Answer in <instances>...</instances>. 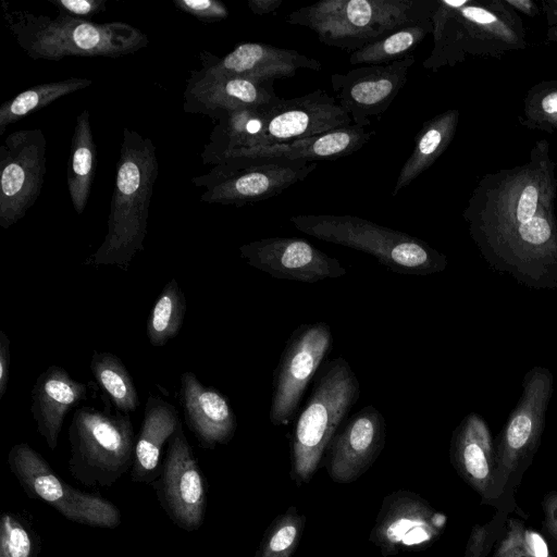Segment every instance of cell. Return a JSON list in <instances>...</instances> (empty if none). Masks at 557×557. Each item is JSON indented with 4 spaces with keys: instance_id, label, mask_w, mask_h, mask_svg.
<instances>
[{
    "instance_id": "obj_21",
    "label": "cell",
    "mask_w": 557,
    "mask_h": 557,
    "mask_svg": "<svg viewBox=\"0 0 557 557\" xmlns=\"http://www.w3.org/2000/svg\"><path fill=\"white\" fill-rule=\"evenodd\" d=\"M351 124L335 98L323 90L282 98L271 109L263 146L309 138Z\"/></svg>"
},
{
    "instance_id": "obj_5",
    "label": "cell",
    "mask_w": 557,
    "mask_h": 557,
    "mask_svg": "<svg viewBox=\"0 0 557 557\" xmlns=\"http://www.w3.org/2000/svg\"><path fill=\"white\" fill-rule=\"evenodd\" d=\"M437 0H322L285 21L308 27L319 40L350 52L410 24L432 17Z\"/></svg>"
},
{
    "instance_id": "obj_24",
    "label": "cell",
    "mask_w": 557,
    "mask_h": 557,
    "mask_svg": "<svg viewBox=\"0 0 557 557\" xmlns=\"http://www.w3.org/2000/svg\"><path fill=\"white\" fill-rule=\"evenodd\" d=\"M30 412L37 432L49 449H55L67 412L88 398V386L73 379L60 366H49L36 379L30 392Z\"/></svg>"
},
{
    "instance_id": "obj_40",
    "label": "cell",
    "mask_w": 557,
    "mask_h": 557,
    "mask_svg": "<svg viewBox=\"0 0 557 557\" xmlns=\"http://www.w3.org/2000/svg\"><path fill=\"white\" fill-rule=\"evenodd\" d=\"M58 12L75 18L89 21L96 14L106 11L107 0H48Z\"/></svg>"
},
{
    "instance_id": "obj_9",
    "label": "cell",
    "mask_w": 557,
    "mask_h": 557,
    "mask_svg": "<svg viewBox=\"0 0 557 557\" xmlns=\"http://www.w3.org/2000/svg\"><path fill=\"white\" fill-rule=\"evenodd\" d=\"M7 461L29 498L45 502L67 520L103 529H115L121 524V512L113 503L64 482L29 444L13 445Z\"/></svg>"
},
{
    "instance_id": "obj_3",
    "label": "cell",
    "mask_w": 557,
    "mask_h": 557,
    "mask_svg": "<svg viewBox=\"0 0 557 557\" xmlns=\"http://www.w3.org/2000/svg\"><path fill=\"white\" fill-rule=\"evenodd\" d=\"M431 21L434 47L423 62L431 71L527 46L523 23L505 0H437Z\"/></svg>"
},
{
    "instance_id": "obj_18",
    "label": "cell",
    "mask_w": 557,
    "mask_h": 557,
    "mask_svg": "<svg viewBox=\"0 0 557 557\" xmlns=\"http://www.w3.org/2000/svg\"><path fill=\"white\" fill-rule=\"evenodd\" d=\"M374 134L351 124L295 141L233 149L219 156L212 165L336 160L361 149Z\"/></svg>"
},
{
    "instance_id": "obj_35",
    "label": "cell",
    "mask_w": 557,
    "mask_h": 557,
    "mask_svg": "<svg viewBox=\"0 0 557 557\" xmlns=\"http://www.w3.org/2000/svg\"><path fill=\"white\" fill-rule=\"evenodd\" d=\"M305 525V517L290 507L268 528L256 557H290Z\"/></svg>"
},
{
    "instance_id": "obj_6",
    "label": "cell",
    "mask_w": 557,
    "mask_h": 557,
    "mask_svg": "<svg viewBox=\"0 0 557 557\" xmlns=\"http://www.w3.org/2000/svg\"><path fill=\"white\" fill-rule=\"evenodd\" d=\"M300 232L320 240L367 252L399 274L430 275L447 267L444 253L407 233L363 218L344 214H301L289 219Z\"/></svg>"
},
{
    "instance_id": "obj_4",
    "label": "cell",
    "mask_w": 557,
    "mask_h": 557,
    "mask_svg": "<svg viewBox=\"0 0 557 557\" xmlns=\"http://www.w3.org/2000/svg\"><path fill=\"white\" fill-rule=\"evenodd\" d=\"M7 26L20 48L33 60L65 57L119 58L149 44L148 36L123 22L95 23L58 12L54 17L10 10L2 2Z\"/></svg>"
},
{
    "instance_id": "obj_26",
    "label": "cell",
    "mask_w": 557,
    "mask_h": 557,
    "mask_svg": "<svg viewBox=\"0 0 557 557\" xmlns=\"http://www.w3.org/2000/svg\"><path fill=\"white\" fill-rule=\"evenodd\" d=\"M182 421L174 405L150 394L144 418L136 437L131 480L136 483H152L161 470V451L165 442L176 432Z\"/></svg>"
},
{
    "instance_id": "obj_2",
    "label": "cell",
    "mask_w": 557,
    "mask_h": 557,
    "mask_svg": "<svg viewBox=\"0 0 557 557\" xmlns=\"http://www.w3.org/2000/svg\"><path fill=\"white\" fill-rule=\"evenodd\" d=\"M159 173L157 148L149 137L124 127L108 216V232L87 265H117L127 270L144 250L149 206Z\"/></svg>"
},
{
    "instance_id": "obj_37",
    "label": "cell",
    "mask_w": 557,
    "mask_h": 557,
    "mask_svg": "<svg viewBox=\"0 0 557 557\" xmlns=\"http://www.w3.org/2000/svg\"><path fill=\"white\" fill-rule=\"evenodd\" d=\"M506 515L496 513L493 519L485 524H475L469 536L465 557H485L490 552L496 535L505 523Z\"/></svg>"
},
{
    "instance_id": "obj_39",
    "label": "cell",
    "mask_w": 557,
    "mask_h": 557,
    "mask_svg": "<svg viewBox=\"0 0 557 557\" xmlns=\"http://www.w3.org/2000/svg\"><path fill=\"white\" fill-rule=\"evenodd\" d=\"M174 5L206 23L227 18L228 9L218 0H173Z\"/></svg>"
},
{
    "instance_id": "obj_36",
    "label": "cell",
    "mask_w": 557,
    "mask_h": 557,
    "mask_svg": "<svg viewBox=\"0 0 557 557\" xmlns=\"http://www.w3.org/2000/svg\"><path fill=\"white\" fill-rule=\"evenodd\" d=\"M39 540L30 527L11 512L0 520V557H37Z\"/></svg>"
},
{
    "instance_id": "obj_22",
    "label": "cell",
    "mask_w": 557,
    "mask_h": 557,
    "mask_svg": "<svg viewBox=\"0 0 557 557\" xmlns=\"http://www.w3.org/2000/svg\"><path fill=\"white\" fill-rule=\"evenodd\" d=\"M206 72L215 75L240 76L259 82L293 77L300 69L320 71V61L296 50L276 48L262 42H242L223 58L201 53Z\"/></svg>"
},
{
    "instance_id": "obj_31",
    "label": "cell",
    "mask_w": 557,
    "mask_h": 557,
    "mask_svg": "<svg viewBox=\"0 0 557 557\" xmlns=\"http://www.w3.org/2000/svg\"><path fill=\"white\" fill-rule=\"evenodd\" d=\"M92 81L84 77H70L62 81L33 86L0 106V135L7 127L26 115L45 108L54 100L89 87Z\"/></svg>"
},
{
    "instance_id": "obj_17",
    "label": "cell",
    "mask_w": 557,
    "mask_h": 557,
    "mask_svg": "<svg viewBox=\"0 0 557 557\" xmlns=\"http://www.w3.org/2000/svg\"><path fill=\"white\" fill-rule=\"evenodd\" d=\"M239 253L250 267L281 280L317 283L346 274L336 258L297 237L253 240L242 245Z\"/></svg>"
},
{
    "instance_id": "obj_42",
    "label": "cell",
    "mask_w": 557,
    "mask_h": 557,
    "mask_svg": "<svg viewBox=\"0 0 557 557\" xmlns=\"http://www.w3.org/2000/svg\"><path fill=\"white\" fill-rule=\"evenodd\" d=\"M545 525L557 541V492L547 494L543 502Z\"/></svg>"
},
{
    "instance_id": "obj_28",
    "label": "cell",
    "mask_w": 557,
    "mask_h": 557,
    "mask_svg": "<svg viewBox=\"0 0 557 557\" xmlns=\"http://www.w3.org/2000/svg\"><path fill=\"white\" fill-rule=\"evenodd\" d=\"M459 115V110L450 109L424 122L414 138L412 153L398 174L392 196L410 185L448 148L455 137Z\"/></svg>"
},
{
    "instance_id": "obj_13",
    "label": "cell",
    "mask_w": 557,
    "mask_h": 557,
    "mask_svg": "<svg viewBox=\"0 0 557 557\" xmlns=\"http://www.w3.org/2000/svg\"><path fill=\"white\" fill-rule=\"evenodd\" d=\"M317 168L315 162H270L218 164L196 176L193 183L205 188L200 200L237 207L269 199L304 181Z\"/></svg>"
},
{
    "instance_id": "obj_29",
    "label": "cell",
    "mask_w": 557,
    "mask_h": 557,
    "mask_svg": "<svg viewBox=\"0 0 557 557\" xmlns=\"http://www.w3.org/2000/svg\"><path fill=\"white\" fill-rule=\"evenodd\" d=\"M97 168V147L94 141L89 111L84 109L76 117L66 170L71 202L77 214L85 210Z\"/></svg>"
},
{
    "instance_id": "obj_8",
    "label": "cell",
    "mask_w": 557,
    "mask_h": 557,
    "mask_svg": "<svg viewBox=\"0 0 557 557\" xmlns=\"http://www.w3.org/2000/svg\"><path fill=\"white\" fill-rule=\"evenodd\" d=\"M69 471L87 487H111L132 469L136 436L128 414L75 409L67 429Z\"/></svg>"
},
{
    "instance_id": "obj_16",
    "label": "cell",
    "mask_w": 557,
    "mask_h": 557,
    "mask_svg": "<svg viewBox=\"0 0 557 557\" xmlns=\"http://www.w3.org/2000/svg\"><path fill=\"white\" fill-rule=\"evenodd\" d=\"M445 516L416 494L399 491L385 497L370 534L384 556L423 549L445 525Z\"/></svg>"
},
{
    "instance_id": "obj_45",
    "label": "cell",
    "mask_w": 557,
    "mask_h": 557,
    "mask_svg": "<svg viewBox=\"0 0 557 557\" xmlns=\"http://www.w3.org/2000/svg\"><path fill=\"white\" fill-rule=\"evenodd\" d=\"M542 11L545 15L546 23L550 27L557 26V0H542Z\"/></svg>"
},
{
    "instance_id": "obj_19",
    "label": "cell",
    "mask_w": 557,
    "mask_h": 557,
    "mask_svg": "<svg viewBox=\"0 0 557 557\" xmlns=\"http://www.w3.org/2000/svg\"><path fill=\"white\" fill-rule=\"evenodd\" d=\"M281 99L274 91L273 82L215 75L201 69L189 72L183 92V110L216 121L227 112L269 106Z\"/></svg>"
},
{
    "instance_id": "obj_44",
    "label": "cell",
    "mask_w": 557,
    "mask_h": 557,
    "mask_svg": "<svg viewBox=\"0 0 557 557\" xmlns=\"http://www.w3.org/2000/svg\"><path fill=\"white\" fill-rule=\"evenodd\" d=\"M505 2L511 9L522 12L528 17H536L541 11L533 0H505Z\"/></svg>"
},
{
    "instance_id": "obj_12",
    "label": "cell",
    "mask_w": 557,
    "mask_h": 557,
    "mask_svg": "<svg viewBox=\"0 0 557 557\" xmlns=\"http://www.w3.org/2000/svg\"><path fill=\"white\" fill-rule=\"evenodd\" d=\"M47 139L41 129L10 133L0 146V226L17 223L37 201L46 175Z\"/></svg>"
},
{
    "instance_id": "obj_38",
    "label": "cell",
    "mask_w": 557,
    "mask_h": 557,
    "mask_svg": "<svg viewBox=\"0 0 557 557\" xmlns=\"http://www.w3.org/2000/svg\"><path fill=\"white\" fill-rule=\"evenodd\" d=\"M503 543L519 547L531 557L548 556L544 540L539 534L527 530L518 520L509 522V531Z\"/></svg>"
},
{
    "instance_id": "obj_41",
    "label": "cell",
    "mask_w": 557,
    "mask_h": 557,
    "mask_svg": "<svg viewBox=\"0 0 557 557\" xmlns=\"http://www.w3.org/2000/svg\"><path fill=\"white\" fill-rule=\"evenodd\" d=\"M10 339L8 335L0 330V399L8 389L10 372Z\"/></svg>"
},
{
    "instance_id": "obj_23",
    "label": "cell",
    "mask_w": 557,
    "mask_h": 557,
    "mask_svg": "<svg viewBox=\"0 0 557 557\" xmlns=\"http://www.w3.org/2000/svg\"><path fill=\"white\" fill-rule=\"evenodd\" d=\"M180 382L178 399L184 420L199 445L214 449L216 445L227 444L237 429L236 414L227 397L203 385L191 371L184 372Z\"/></svg>"
},
{
    "instance_id": "obj_43",
    "label": "cell",
    "mask_w": 557,
    "mask_h": 557,
    "mask_svg": "<svg viewBox=\"0 0 557 557\" xmlns=\"http://www.w3.org/2000/svg\"><path fill=\"white\" fill-rule=\"evenodd\" d=\"M284 0H248L250 11L256 15H264L276 11Z\"/></svg>"
},
{
    "instance_id": "obj_14",
    "label": "cell",
    "mask_w": 557,
    "mask_h": 557,
    "mask_svg": "<svg viewBox=\"0 0 557 557\" xmlns=\"http://www.w3.org/2000/svg\"><path fill=\"white\" fill-rule=\"evenodd\" d=\"M151 485L174 524L188 532L201 527L207 503L205 480L183 424L169 440L159 476Z\"/></svg>"
},
{
    "instance_id": "obj_7",
    "label": "cell",
    "mask_w": 557,
    "mask_h": 557,
    "mask_svg": "<svg viewBox=\"0 0 557 557\" xmlns=\"http://www.w3.org/2000/svg\"><path fill=\"white\" fill-rule=\"evenodd\" d=\"M359 397V381L345 358L327 360L320 367L292 441L293 470L298 479L305 482L311 479L332 437Z\"/></svg>"
},
{
    "instance_id": "obj_25",
    "label": "cell",
    "mask_w": 557,
    "mask_h": 557,
    "mask_svg": "<svg viewBox=\"0 0 557 557\" xmlns=\"http://www.w3.org/2000/svg\"><path fill=\"white\" fill-rule=\"evenodd\" d=\"M450 456L460 475L484 498L495 491V451L486 422L468 413L455 429Z\"/></svg>"
},
{
    "instance_id": "obj_1",
    "label": "cell",
    "mask_w": 557,
    "mask_h": 557,
    "mask_svg": "<svg viewBox=\"0 0 557 557\" xmlns=\"http://www.w3.org/2000/svg\"><path fill=\"white\" fill-rule=\"evenodd\" d=\"M556 164L547 140L529 160L485 174L462 213L470 237L494 270L534 289H557Z\"/></svg>"
},
{
    "instance_id": "obj_10",
    "label": "cell",
    "mask_w": 557,
    "mask_h": 557,
    "mask_svg": "<svg viewBox=\"0 0 557 557\" xmlns=\"http://www.w3.org/2000/svg\"><path fill=\"white\" fill-rule=\"evenodd\" d=\"M549 369L536 366L522 380V392L498 436L495 449V491L535 453L553 394Z\"/></svg>"
},
{
    "instance_id": "obj_47",
    "label": "cell",
    "mask_w": 557,
    "mask_h": 557,
    "mask_svg": "<svg viewBox=\"0 0 557 557\" xmlns=\"http://www.w3.org/2000/svg\"><path fill=\"white\" fill-rule=\"evenodd\" d=\"M546 39L557 45V26L548 28L546 32Z\"/></svg>"
},
{
    "instance_id": "obj_46",
    "label": "cell",
    "mask_w": 557,
    "mask_h": 557,
    "mask_svg": "<svg viewBox=\"0 0 557 557\" xmlns=\"http://www.w3.org/2000/svg\"><path fill=\"white\" fill-rule=\"evenodd\" d=\"M496 557H531L519 547L508 545L502 542L499 545Z\"/></svg>"
},
{
    "instance_id": "obj_34",
    "label": "cell",
    "mask_w": 557,
    "mask_h": 557,
    "mask_svg": "<svg viewBox=\"0 0 557 557\" xmlns=\"http://www.w3.org/2000/svg\"><path fill=\"white\" fill-rule=\"evenodd\" d=\"M520 123L534 131L557 132V79L540 82L528 90Z\"/></svg>"
},
{
    "instance_id": "obj_30",
    "label": "cell",
    "mask_w": 557,
    "mask_h": 557,
    "mask_svg": "<svg viewBox=\"0 0 557 557\" xmlns=\"http://www.w3.org/2000/svg\"><path fill=\"white\" fill-rule=\"evenodd\" d=\"M431 18L406 25L389 35L351 52V64L385 65L413 54L421 41L432 34Z\"/></svg>"
},
{
    "instance_id": "obj_15",
    "label": "cell",
    "mask_w": 557,
    "mask_h": 557,
    "mask_svg": "<svg viewBox=\"0 0 557 557\" xmlns=\"http://www.w3.org/2000/svg\"><path fill=\"white\" fill-rule=\"evenodd\" d=\"M414 57L385 65H368L332 74L335 99L351 117L352 124L366 127L371 116L382 115L407 82Z\"/></svg>"
},
{
    "instance_id": "obj_20",
    "label": "cell",
    "mask_w": 557,
    "mask_h": 557,
    "mask_svg": "<svg viewBox=\"0 0 557 557\" xmlns=\"http://www.w3.org/2000/svg\"><path fill=\"white\" fill-rule=\"evenodd\" d=\"M386 423L383 414L367 405L337 430L327 446V471L333 481L357 480L374 462L384 447Z\"/></svg>"
},
{
    "instance_id": "obj_11",
    "label": "cell",
    "mask_w": 557,
    "mask_h": 557,
    "mask_svg": "<svg viewBox=\"0 0 557 557\" xmlns=\"http://www.w3.org/2000/svg\"><path fill=\"white\" fill-rule=\"evenodd\" d=\"M332 343L331 327L325 322L304 323L292 332L273 371V425H287L295 418L305 389L329 356Z\"/></svg>"
},
{
    "instance_id": "obj_27",
    "label": "cell",
    "mask_w": 557,
    "mask_h": 557,
    "mask_svg": "<svg viewBox=\"0 0 557 557\" xmlns=\"http://www.w3.org/2000/svg\"><path fill=\"white\" fill-rule=\"evenodd\" d=\"M274 104L237 109L216 120L200 154L203 164L212 165L219 156L233 149L263 146Z\"/></svg>"
},
{
    "instance_id": "obj_32",
    "label": "cell",
    "mask_w": 557,
    "mask_h": 557,
    "mask_svg": "<svg viewBox=\"0 0 557 557\" xmlns=\"http://www.w3.org/2000/svg\"><path fill=\"white\" fill-rule=\"evenodd\" d=\"M90 371L99 387L121 413L136 411L140 403L136 386L124 362L116 355L95 350Z\"/></svg>"
},
{
    "instance_id": "obj_33",
    "label": "cell",
    "mask_w": 557,
    "mask_h": 557,
    "mask_svg": "<svg viewBox=\"0 0 557 557\" xmlns=\"http://www.w3.org/2000/svg\"><path fill=\"white\" fill-rule=\"evenodd\" d=\"M186 307L185 294L173 277L160 292L147 319V337L151 346H165L178 334Z\"/></svg>"
}]
</instances>
